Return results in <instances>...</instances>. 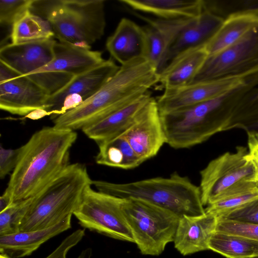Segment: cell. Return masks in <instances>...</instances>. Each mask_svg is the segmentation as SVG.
<instances>
[{
	"label": "cell",
	"instance_id": "obj_21",
	"mask_svg": "<svg viewBox=\"0 0 258 258\" xmlns=\"http://www.w3.org/2000/svg\"><path fill=\"white\" fill-rule=\"evenodd\" d=\"M106 47L121 65L144 57L145 39L143 27L128 18H122L114 33L107 38Z\"/></svg>",
	"mask_w": 258,
	"mask_h": 258
},
{
	"label": "cell",
	"instance_id": "obj_5",
	"mask_svg": "<svg viewBox=\"0 0 258 258\" xmlns=\"http://www.w3.org/2000/svg\"><path fill=\"white\" fill-rule=\"evenodd\" d=\"M97 190L123 199L142 200L182 216L206 213L199 186L176 172L168 177H156L127 183L92 180Z\"/></svg>",
	"mask_w": 258,
	"mask_h": 258
},
{
	"label": "cell",
	"instance_id": "obj_20",
	"mask_svg": "<svg viewBox=\"0 0 258 258\" xmlns=\"http://www.w3.org/2000/svg\"><path fill=\"white\" fill-rule=\"evenodd\" d=\"M208 56L206 46L181 51L158 73V83L164 90L180 88L192 83Z\"/></svg>",
	"mask_w": 258,
	"mask_h": 258
},
{
	"label": "cell",
	"instance_id": "obj_24",
	"mask_svg": "<svg viewBox=\"0 0 258 258\" xmlns=\"http://www.w3.org/2000/svg\"><path fill=\"white\" fill-rule=\"evenodd\" d=\"M134 12L164 20L194 19L203 12L202 0H119Z\"/></svg>",
	"mask_w": 258,
	"mask_h": 258
},
{
	"label": "cell",
	"instance_id": "obj_30",
	"mask_svg": "<svg viewBox=\"0 0 258 258\" xmlns=\"http://www.w3.org/2000/svg\"><path fill=\"white\" fill-rule=\"evenodd\" d=\"M203 10L224 20L238 14H258V0H202Z\"/></svg>",
	"mask_w": 258,
	"mask_h": 258
},
{
	"label": "cell",
	"instance_id": "obj_2",
	"mask_svg": "<svg viewBox=\"0 0 258 258\" xmlns=\"http://www.w3.org/2000/svg\"><path fill=\"white\" fill-rule=\"evenodd\" d=\"M76 131L43 127L19 148L16 166L3 194L13 203L33 197L69 164Z\"/></svg>",
	"mask_w": 258,
	"mask_h": 258
},
{
	"label": "cell",
	"instance_id": "obj_17",
	"mask_svg": "<svg viewBox=\"0 0 258 258\" xmlns=\"http://www.w3.org/2000/svg\"><path fill=\"white\" fill-rule=\"evenodd\" d=\"M153 97L150 91L82 130L97 145L122 134L134 122Z\"/></svg>",
	"mask_w": 258,
	"mask_h": 258
},
{
	"label": "cell",
	"instance_id": "obj_16",
	"mask_svg": "<svg viewBox=\"0 0 258 258\" xmlns=\"http://www.w3.org/2000/svg\"><path fill=\"white\" fill-rule=\"evenodd\" d=\"M53 38L21 43H9L0 49V62L21 76L46 66L54 58Z\"/></svg>",
	"mask_w": 258,
	"mask_h": 258
},
{
	"label": "cell",
	"instance_id": "obj_12",
	"mask_svg": "<svg viewBox=\"0 0 258 258\" xmlns=\"http://www.w3.org/2000/svg\"><path fill=\"white\" fill-rule=\"evenodd\" d=\"M121 135L143 162L158 154L166 144V138L155 98H151L134 122Z\"/></svg>",
	"mask_w": 258,
	"mask_h": 258
},
{
	"label": "cell",
	"instance_id": "obj_6",
	"mask_svg": "<svg viewBox=\"0 0 258 258\" xmlns=\"http://www.w3.org/2000/svg\"><path fill=\"white\" fill-rule=\"evenodd\" d=\"M104 0H33L30 11L47 20L59 42L91 48L103 36Z\"/></svg>",
	"mask_w": 258,
	"mask_h": 258
},
{
	"label": "cell",
	"instance_id": "obj_22",
	"mask_svg": "<svg viewBox=\"0 0 258 258\" xmlns=\"http://www.w3.org/2000/svg\"><path fill=\"white\" fill-rule=\"evenodd\" d=\"M72 216L45 229L1 235V253L11 258H21L30 255L48 240L71 228Z\"/></svg>",
	"mask_w": 258,
	"mask_h": 258
},
{
	"label": "cell",
	"instance_id": "obj_39",
	"mask_svg": "<svg viewBox=\"0 0 258 258\" xmlns=\"http://www.w3.org/2000/svg\"><path fill=\"white\" fill-rule=\"evenodd\" d=\"M92 250L90 248L84 249L77 258H92Z\"/></svg>",
	"mask_w": 258,
	"mask_h": 258
},
{
	"label": "cell",
	"instance_id": "obj_19",
	"mask_svg": "<svg viewBox=\"0 0 258 258\" xmlns=\"http://www.w3.org/2000/svg\"><path fill=\"white\" fill-rule=\"evenodd\" d=\"M217 218L208 213L179 219L174 239V247L185 256L209 250V242L215 231Z\"/></svg>",
	"mask_w": 258,
	"mask_h": 258
},
{
	"label": "cell",
	"instance_id": "obj_32",
	"mask_svg": "<svg viewBox=\"0 0 258 258\" xmlns=\"http://www.w3.org/2000/svg\"><path fill=\"white\" fill-rule=\"evenodd\" d=\"M33 0H1L0 23L13 25L30 10Z\"/></svg>",
	"mask_w": 258,
	"mask_h": 258
},
{
	"label": "cell",
	"instance_id": "obj_36",
	"mask_svg": "<svg viewBox=\"0 0 258 258\" xmlns=\"http://www.w3.org/2000/svg\"><path fill=\"white\" fill-rule=\"evenodd\" d=\"M19 148L16 149L0 147V178H4L15 169L18 159Z\"/></svg>",
	"mask_w": 258,
	"mask_h": 258
},
{
	"label": "cell",
	"instance_id": "obj_14",
	"mask_svg": "<svg viewBox=\"0 0 258 258\" xmlns=\"http://www.w3.org/2000/svg\"><path fill=\"white\" fill-rule=\"evenodd\" d=\"M49 93L25 76L16 74L0 81V108L26 116L38 109L47 110Z\"/></svg>",
	"mask_w": 258,
	"mask_h": 258
},
{
	"label": "cell",
	"instance_id": "obj_27",
	"mask_svg": "<svg viewBox=\"0 0 258 258\" xmlns=\"http://www.w3.org/2000/svg\"><path fill=\"white\" fill-rule=\"evenodd\" d=\"M209 250L226 258H249L258 256V241L243 236L215 231Z\"/></svg>",
	"mask_w": 258,
	"mask_h": 258
},
{
	"label": "cell",
	"instance_id": "obj_41",
	"mask_svg": "<svg viewBox=\"0 0 258 258\" xmlns=\"http://www.w3.org/2000/svg\"><path fill=\"white\" fill-rule=\"evenodd\" d=\"M249 258H258V256H253V257H249Z\"/></svg>",
	"mask_w": 258,
	"mask_h": 258
},
{
	"label": "cell",
	"instance_id": "obj_23",
	"mask_svg": "<svg viewBox=\"0 0 258 258\" xmlns=\"http://www.w3.org/2000/svg\"><path fill=\"white\" fill-rule=\"evenodd\" d=\"M224 21L222 18L203 10L202 13L192 19L179 34L169 52L167 63L181 51L192 47L206 46Z\"/></svg>",
	"mask_w": 258,
	"mask_h": 258
},
{
	"label": "cell",
	"instance_id": "obj_31",
	"mask_svg": "<svg viewBox=\"0 0 258 258\" xmlns=\"http://www.w3.org/2000/svg\"><path fill=\"white\" fill-rule=\"evenodd\" d=\"M32 197L13 203L0 212V236L20 231V226L31 203Z\"/></svg>",
	"mask_w": 258,
	"mask_h": 258
},
{
	"label": "cell",
	"instance_id": "obj_18",
	"mask_svg": "<svg viewBox=\"0 0 258 258\" xmlns=\"http://www.w3.org/2000/svg\"><path fill=\"white\" fill-rule=\"evenodd\" d=\"M54 58L50 63L30 74L53 72L76 76L95 68L105 60L100 51L92 50L91 48L57 41L54 46Z\"/></svg>",
	"mask_w": 258,
	"mask_h": 258
},
{
	"label": "cell",
	"instance_id": "obj_35",
	"mask_svg": "<svg viewBox=\"0 0 258 258\" xmlns=\"http://www.w3.org/2000/svg\"><path fill=\"white\" fill-rule=\"evenodd\" d=\"M84 229H78L66 237L50 254L45 258H67L70 249L76 245L85 236Z\"/></svg>",
	"mask_w": 258,
	"mask_h": 258
},
{
	"label": "cell",
	"instance_id": "obj_15",
	"mask_svg": "<svg viewBox=\"0 0 258 258\" xmlns=\"http://www.w3.org/2000/svg\"><path fill=\"white\" fill-rule=\"evenodd\" d=\"M133 12L146 23L142 27L145 39L144 57L159 73L167 64L169 52L179 34L193 19L164 20L147 17Z\"/></svg>",
	"mask_w": 258,
	"mask_h": 258
},
{
	"label": "cell",
	"instance_id": "obj_40",
	"mask_svg": "<svg viewBox=\"0 0 258 258\" xmlns=\"http://www.w3.org/2000/svg\"><path fill=\"white\" fill-rule=\"evenodd\" d=\"M0 258H11V257L6 254L1 253Z\"/></svg>",
	"mask_w": 258,
	"mask_h": 258
},
{
	"label": "cell",
	"instance_id": "obj_33",
	"mask_svg": "<svg viewBox=\"0 0 258 258\" xmlns=\"http://www.w3.org/2000/svg\"><path fill=\"white\" fill-rule=\"evenodd\" d=\"M217 218L237 222L258 224V198Z\"/></svg>",
	"mask_w": 258,
	"mask_h": 258
},
{
	"label": "cell",
	"instance_id": "obj_10",
	"mask_svg": "<svg viewBox=\"0 0 258 258\" xmlns=\"http://www.w3.org/2000/svg\"><path fill=\"white\" fill-rule=\"evenodd\" d=\"M247 149L236 147L211 160L200 171V189L204 206L215 202L225 192L245 181L253 182L254 171L247 157Z\"/></svg>",
	"mask_w": 258,
	"mask_h": 258
},
{
	"label": "cell",
	"instance_id": "obj_8",
	"mask_svg": "<svg viewBox=\"0 0 258 258\" xmlns=\"http://www.w3.org/2000/svg\"><path fill=\"white\" fill-rule=\"evenodd\" d=\"M257 74L258 20L235 43L209 55L193 82L244 78Z\"/></svg>",
	"mask_w": 258,
	"mask_h": 258
},
{
	"label": "cell",
	"instance_id": "obj_3",
	"mask_svg": "<svg viewBox=\"0 0 258 258\" xmlns=\"http://www.w3.org/2000/svg\"><path fill=\"white\" fill-rule=\"evenodd\" d=\"M157 84L156 69L144 57L133 59L120 65L92 96L53 119V126L74 131L82 130L134 101Z\"/></svg>",
	"mask_w": 258,
	"mask_h": 258
},
{
	"label": "cell",
	"instance_id": "obj_38",
	"mask_svg": "<svg viewBox=\"0 0 258 258\" xmlns=\"http://www.w3.org/2000/svg\"><path fill=\"white\" fill-rule=\"evenodd\" d=\"M48 115H49V113L46 110L44 109H38L31 112L26 115L25 117L35 120L40 119Z\"/></svg>",
	"mask_w": 258,
	"mask_h": 258
},
{
	"label": "cell",
	"instance_id": "obj_7",
	"mask_svg": "<svg viewBox=\"0 0 258 258\" xmlns=\"http://www.w3.org/2000/svg\"><path fill=\"white\" fill-rule=\"evenodd\" d=\"M123 212L140 252L159 255L173 242L179 217L174 212L150 202L124 199Z\"/></svg>",
	"mask_w": 258,
	"mask_h": 258
},
{
	"label": "cell",
	"instance_id": "obj_28",
	"mask_svg": "<svg viewBox=\"0 0 258 258\" xmlns=\"http://www.w3.org/2000/svg\"><path fill=\"white\" fill-rule=\"evenodd\" d=\"M12 43L42 41L53 38L54 34L49 22L32 13H26L12 26Z\"/></svg>",
	"mask_w": 258,
	"mask_h": 258
},
{
	"label": "cell",
	"instance_id": "obj_26",
	"mask_svg": "<svg viewBox=\"0 0 258 258\" xmlns=\"http://www.w3.org/2000/svg\"><path fill=\"white\" fill-rule=\"evenodd\" d=\"M98 146L96 161L98 164L132 169L143 163L122 135Z\"/></svg>",
	"mask_w": 258,
	"mask_h": 258
},
{
	"label": "cell",
	"instance_id": "obj_37",
	"mask_svg": "<svg viewBox=\"0 0 258 258\" xmlns=\"http://www.w3.org/2000/svg\"><path fill=\"white\" fill-rule=\"evenodd\" d=\"M247 157L253 165L254 175L253 182L258 186V131H247Z\"/></svg>",
	"mask_w": 258,
	"mask_h": 258
},
{
	"label": "cell",
	"instance_id": "obj_25",
	"mask_svg": "<svg viewBox=\"0 0 258 258\" xmlns=\"http://www.w3.org/2000/svg\"><path fill=\"white\" fill-rule=\"evenodd\" d=\"M257 20L258 14L234 15L225 19L218 32L206 46L209 55L235 43Z\"/></svg>",
	"mask_w": 258,
	"mask_h": 258
},
{
	"label": "cell",
	"instance_id": "obj_34",
	"mask_svg": "<svg viewBox=\"0 0 258 258\" xmlns=\"http://www.w3.org/2000/svg\"><path fill=\"white\" fill-rule=\"evenodd\" d=\"M215 231L243 236L258 241V224L217 218Z\"/></svg>",
	"mask_w": 258,
	"mask_h": 258
},
{
	"label": "cell",
	"instance_id": "obj_9",
	"mask_svg": "<svg viewBox=\"0 0 258 258\" xmlns=\"http://www.w3.org/2000/svg\"><path fill=\"white\" fill-rule=\"evenodd\" d=\"M124 199L89 186L73 215L84 228L112 238L135 243L122 209Z\"/></svg>",
	"mask_w": 258,
	"mask_h": 258
},
{
	"label": "cell",
	"instance_id": "obj_4",
	"mask_svg": "<svg viewBox=\"0 0 258 258\" xmlns=\"http://www.w3.org/2000/svg\"><path fill=\"white\" fill-rule=\"evenodd\" d=\"M92 180L85 165L70 164L32 197L20 231L50 227L72 215L78 208Z\"/></svg>",
	"mask_w": 258,
	"mask_h": 258
},
{
	"label": "cell",
	"instance_id": "obj_1",
	"mask_svg": "<svg viewBox=\"0 0 258 258\" xmlns=\"http://www.w3.org/2000/svg\"><path fill=\"white\" fill-rule=\"evenodd\" d=\"M257 85L258 78L249 77L216 98L160 114L166 144L175 149L189 148L218 133L241 128L240 103L246 94Z\"/></svg>",
	"mask_w": 258,
	"mask_h": 258
},
{
	"label": "cell",
	"instance_id": "obj_13",
	"mask_svg": "<svg viewBox=\"0 0 258 258\" xmlns=\"http://www.w3.org/2000/svg\"><path fill=\"white\" fill-rule=\"evenodd\" d=\"M247 77L196 82L180 88L164 90L156 99L158 109L163 114L211 100L239 85Z\"/></svg>",
	"mask_w": 258,
	"mask_h": 258
},
{
	"label": "cell",
	"instance_id": "obj_11",
	"mask_svg": "<svg viewBox=\"0 0 258 258\" xmlns=\"http://www.w3.org/2000/svg\"><path fill=\"white\" fill-rule=\"evenodd\" d=\"M120 66L111 59L71 80L58 91L50 95L47 111L53 120L73 109L94 95L116 73Z\"/></svg>",
	"mask_w": 258,
	"mask_h": 258
},
{
	"label": "cell",
	"instance_id": "obj_29",
	"mask_svg": "<svg viewBox=\"0 0 258 258\" xmlns=\"http://www.w3.org/2000/svg\"><path fill=\"white\" fill-rule=\"evenodd\" d=\"M258 198V186L253 182H241L225 192L206 206L205 212L218 217Z\"/></svg>",
	"mask_w": 258,
	"mask_h": 258
}]
</instances>
